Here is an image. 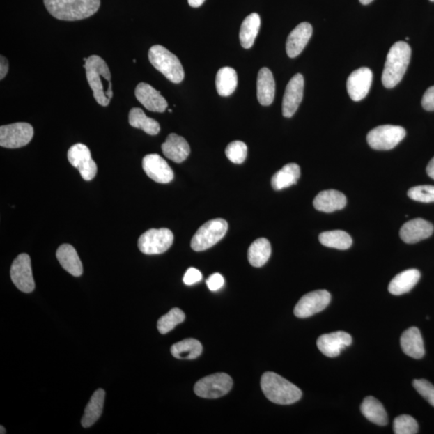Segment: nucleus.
<instances>
[{
    "label": "nucleus",
    "instance_id": "nucleus-16",
    "mask_svg": "<svg viewBox=\"0 0 434 434\" xmlns=\"http://www.w3.org/2000/svg\"><path fill=\"white\" fill-rule=\"evenodd\" d=\"M143 169L151 180L159 184H169L174 179L173 171L159 155H146L143 160Z\"/></svg>",
    "mask_w": 434,
    "mask_h": 434
},
{
    "label": "nucleus",
    "instance_id": "nucleus-8",
    "mask_svg": "<svg viewBox=\"0 0 434 434\" xmlns=\"http://www.w3.org/2000/svg\"><path fill=\"white\" fill-rule=\"evenodd\" d=\"M174 235L169 228H151L141 235L138 247L146 255L161 254L169 250L173 244Z\"/></svg>",
    "mask_w": 434,
    "mask_h": 434
},
{
    "label": "nucleus",
    "instance_id": "nucleus-31",
    "mask_svg": "<svg viewBox=\"0 0 434 434\" xmlns=\"http://www.w3.org/2000/svg\"><path fill=\"white\" fill-rule=\"evenodd\" d=\"M271 245L268 239L259 238L250 245L248 250V260L254 268H261L270 258Z\"/></svg>",
    "mask_w": 434,
    "mask_h": 434
},
{
    "label": "nucleus",
    "instance_id": "nucleus-22",
    "mask_svg": "<svg viewBox=\"0 0 434 434\" xmlns=\"http://www.w3.org/2000/svg\"><path fill=\"white\" fill-rule=\"evenodd\" d=\"M313 205L318 211L330 213L341 210L346 206L347 198L336 190L323 191L315 198Z\"/></svg>",
    "mask_w": 434,
    "mask_h": 434
},
{
    "label": "nucleus",
    "instance_id": "nucleus-20",
    "mask_svg": "<svg viewBox=\"0 0 434 434\" xmlns=\"http://www.w3.org/2000/svg\"><path fill=\"white\" fill-rule=\"evenodd\" d=\"M312 33V26L307 22L300 24L291 31L286 40V52L290 59H295L305 49Z\"/></svg>",
    "mask_w": 434,
    "mask_h": 434
},
{
    "label": "nucleus",
    "instance_id": "nucleus-41",
    "mask_svg": "<svg viewBox=\"0 0 434 434\" xmlns=\"http://www.w3.org/2000/svg\"><path fill=\"white\" fill-rule=\"evenodd\" d=\"M202 279V274L200 270L191 268L188 269L184 277V282L187 286H192L201 281Z\"/></svg>",
    "mask_w": 434,
    "mask_h": 434
},
{
    "label": "nucleus",
    "instance_id": "nucleus-10",
    "mask_svg": "<svg viewBox=\"0 0 434 434\" xmlns=\"http://www.w3.org/2000/svg\"><path fill=\"white\" fill-rule=\"evenodd\" d=\"M34 135L33 125L27 123H17L0 127V146L2 148L17 149L28 145Z\"/></svg>",
    "mask_w": 434,
    "mask_h": 434
},
{
    "label": "nucleus",
    "instance_id": "nucleus-43",
    "mask_svg": "<svg viewBox=\"0 0 434 434\" xmlns=\"http://www.w3.org/2000/svg\"><path fill=\"white\" fill-rule=\"evenodd\" d=\"M422 107L427 111H434V86L428 88L423 95Z\"/></svg>",
    "mask_w": 434,
    "mask_h": 434
},
{
    "label": "nucleus",
    "instance_id": "nucleus-19",
    "mask_svg": "<svg viewBox=\"0 0 434 434\" xmlns=\"http://www.w3.org/2000/svg\"><path fill=\"white\" fill-rule=\"evenodd\" d=\"M134 94L137 100L150 111L163 113L167 108L166 99L148 83H139L135 88Z\"/></svg>",
    "mask_w": 434,
    "mask_h": 434
},
{
    "label": "nucleus",
    "instance_id": "nucleus-30",
    "mask_svg": "<svg viewBox=\"0 0 434 434\" xmlns=\"http://www.w3.org/2000/svg\"><path fill=\"white\" fill-rule=\"evenodd\" d=\"M261 27V18L257 13H252L245 18L240 27V40L244 49H250L254 44Z\"/></svg>",
    "mask_w": 434,
    "mask_h": 434
},
{
    "label": "nucleus",
    "instance_id": "nucleus-11",
    "mask_svg": "<svg viewBox=\"0 0 434 434\" xmlns=\"http://www.w3.org/2000/svg\"><path fill=\"white\" fill-rule=\"evenodd\" d=\"M67 156L72 166L79 171L84 180L90 181L96 176L98 166L87 146L82 144L72 146Z\"/></svg>",
    "mask_w": 434,
    "mask_h": 434
},
{
    "label": "nucleus",
    "instance_id": "nucleus-35",
    "mask_svg": "<svg viewBox=\"0 0 434 434\" xmlns=\"http://www.w3.org/2000/svg\"><path fill=\"white\" fill-rule=\"evenodd\" d=\"M318 239L324 247L341 250L348 249L352 245L351 236L342 230H333V231L322 233Z\"/></svg>",
    "mask_w": 434,
    "mask_h": 434
},
{
    "label": "nucleus",
    "instance_id": "nucleus-23",
    "mask_svg": "<svg viewBox=\"0 0 434 434\" xmlns=\"http://www.w3.org/2000/svg\"><path fill=\"white\" fill-rule=\"evenodd\" d=\"M401 346L402 351L412 358L419 359L424 357V342L417 327H410L402 334Z\"/></svg>",
    "mask_w": 434,
    "mask_h": 434
},
{
    "label": "nucleus",
    "instance_id": "nucleus-28",
    "mask_svg": "<svg viewBox=\"0 0 434 434\" xmlns=\"http://www.w3.org/2000/svg\"><path fill=\"white\" fill-rule=\"evenodd\" d=\"M301 176L299 165L289 164L285 165L272 177L271 185L275 191H280L284 188L296 185Z\"/></svg>",
    "mask_w": 434,
    "mask_h": 434
},
{
    "label": "nucleus",
    "instance_id": "nucleus-2",
    "mask_svg": "<svg viewBox=\"0 0 434 434\" xmlns=\"http://www.w3.org/2000/svg\"><path fill=\"white\" fill-rule=\"evenodd\" d=\"M44 3L52 17L65 21L91 17L101 6V0H44Z\"/></svg>",
    "mask_w": 434,
    "mask_h": 434
},
{
    "label": "nucleus",
    "instance_id": "nucleus-13",
    "mask_svg": "<svg viewBox=\"0 0 434 434\" xmlns=\"http://www.w3.org/2000/svg\"><path fill=\"white\" fill-rule=\"evenodd\" d=\"M10 279L20 291L29 294L34 290L35 281L31 258L27 254H21L14 260L10 268Z\"/></svg>",
    "mask_w": 434,
    "mask_h": 434
},
{
    "label": "nucleus",
    "instance_id": "nucleus-48",
    "mask_svg": "<svg viewBox=\"0 0 434 434\" xmlns=\"http://www.w3.org/2000/svg\"><path fill=\"white\" fill-rule=\"evenodd\" d=\"M0 431H0V433L1 434L6 433V430H5V428L3 426H0Z\"/></svg>",
    "mask_w": 434,
    "mask_h": 434
},
{
    "label": "nucleus",
    "instance_id": "nucleus-39",
    "mask_svg": "<svg viewBox=\"0 0 434 434\" xmlns=\"http://www.w3.org/2000/svg\"><path fill=\"white\" fill-rule=\"evenodd\" d=\"M408 196L412 200L421 203L434 202V186L421 185L410 188Z\"/></svg>",
    "mask_w": 434,
    "mask_h": 434
},
{
    "label": "nucleus",
    "instance_id": "nucleus-45",
    "mask_svg": "<svg viewBox=\"0 0 434 434\" xmlns=\"http://www.w3.org/2000/svg\"><path fill=\"white\" fill-rule=\"evenodd\" d=\"M426 172L428 176L431 178V179L434 180V157L428 163L426 167Z\"/></svg>",
    "mask_w": 434,
    "mask_h": 434
},
{
    "label": "nucleus",
    "instance_id": "nucleus-25",
    "mask_svg": "<svg viewBox=\"0 0 434 434\" xmlns=\"http://www.w3.org/2000/svg\"><path fill=\"white\" fill-rule=\"evenodd\" d=\"M258 102L263 106H270L275 96V81L273 73L268 68H263L258 72L257 82Z\"/></svg>",
    "mask_w": 434,
    "mask_h": 434
},
{
    "label": "nucleus",
    "instance_id": "nucleus-46",
    "mask_svg": "<svg viewBox=\"0 0 434 434\" xmlns=\"http://www.w3.org/2000/svg\"><path fill=\"white\" fill-rule=\"evenodd\" d=\"M188 4L192 8H199L205 3L206 0H187Z\"/></svg>",
    "mask_w": 434,
    "mask_h": 434
},
{
    "label": "nucleus",
    "instance_id": "nucleus-5",
    "mask_svg": "<svg viewBox=\"0 0 434 434\" xmlns=\"http://www.w3.org/2000/svg\"><path fill=\"white\" fill-rule=\"evenodd\" d=\"M150 64L171 82L179 84L185 78L184 68L178 57L162 45L151 47L148 52Z\"/></svg>",
    "mask_w": 434,
    "mask_h": 434
},
{
    "label": "nucleus",
    "instance_id": "nucleus-50",
    "mask_svg": "<svg viewBox=\"0 0 434 434\" xmlns=\"http://www.w3.org/2000/svg\"><path fill=\"white\" fill-rule=\"evenodd\" d=\"M430 1H431V2H434V0H430Z\"/></svg>",
    "mask_w": 434,
    "mask_h": 434
},
{
    "label": "nucleus",
    "instance_id": "nucleus-4",
    "mask_svg": "<svg viewBox=\"0 0 434 434\" xmlns=\"http://www.w3.org/2000/svg\"><path fill=\"white\" fill-rule=\"evenodd\" d=\"M412 50L404 41L396 42L391 47L385 65L382 83L385 87L394 88L402 80L410 65Z\"/></svg>",
    "mask_w": 434,
    "mask_h": 434
},
{
    "label": "nucleus",
    "instance_id": "nucleus-3",
    "mask_svg": "<svg viewBox=\"0 0 434 434\" xmlns=\"http://www.w3.org/2000/svg\"><path fill=\"white\" fill-rule=\"evenodd\" d=\"M261 387L266 398L278 405L294 404L302 395L296 385L274 373H264L261 376Z\"/></svg>",
    "mask_w": 434,
    "mask_h": 434
},
{
    "label": "nucleus",
    "instance_id": "nucleus-18",
    "mask_svg": "<svg viewBox=\"0 0 434 434\" xmlns=\"http://www.w3.org/2000/svg\"><path fill=\"white\" fill-rule=\"evenodd\" d=\"M434 227L424 219L417 218L404 224L400 230V237L407 244H415L432 236Z\"/></svg>",
    "mask_w": 434,
    "mask_h": 434
},
{
    "label": "nucleus",
    "instance_id": "nucleus-14",
    "mask_svg": "<svg viewBox=\"0 0 434 434\" xmlns=\"http://www.w3.org/2000/svg\"><path fill=\"white\" fill-rule=\"evenodd\" d=\"M373 72L369 68H360L349 76L347 88L350 98L355 102H359L368 95L373 83Z\"/></svg>",
    "mask_w": 434,
    "mask_h": 434
},
{
    "label": "nucleus",
    "instance_id": "nucleus-33",
    "mask_svg": "<svg viewBox=\"0 0 434 434\" xmlns=\"http://www.w3.org/2000/svg\"><path fill=\"white\" fill-rule=\"evenodd\" d=\"M129 123L132 127L143 130L150 135L158 134L160 125L155 119L145 114L142 109L132 108L129 113Z\"/></svg>",
    "mask_w": 434,
    "mask_h": 434
},
{
    "label": "nucleus",
    "instance_id": "nucleus-1",
    "mask_svg": "<svg viewBox=\"0 0 434 434\" xmlns=\"http://www.w3.org/2000/svg\"><path fill=\"white\" fill-rule=\"evenodd\" d=\"M83 67L86 69L94 99L102 107H107L114 97V92L103 83V80L111 82V73L106 61L101 56L92 55L88 57Z\"/></svg>",
    "mask_w": 434,
    "mask_h": 434
},
{
    "label": "nucleus",
    "instance_id": "nucleus-24",
    "mask_svg": "<svg viewBox=\"0 0 434 434\" xmlns=\"http://www.w3.org/2000/svg\"><path fill=\"white\" fill-rule=\"evenodd\" d=\"M56 258L68 273L75 277H80L83 273V266L75 247L64 244L56 251Z\"/></svg>",
    "mask_w": 434,
    "mask_h": 434
},
{
    "label": "nucleus",
    "instance_id": "nucleus-6",
    "mask_svg": "<svg viewBox=\"0 0 434 434\" xmlns=\"http://www.w3.org/2000/svg\"><path fill=\"white\" fill-rule=\"evenodd\" d=\"M228 228L227 222L222 218L211 219L203 224L192 239V249L196 252L210 249L226 236Z\"/></svg>",
    "mask_w": 434,
    "mask_h": 434
},
{
    "label": "nucleus",
    "instance_id": "nucleus-12",
    "mask_svg": "<svg viewBox=\"0 0 434 434\" xmlns=\"http://www.w3.org/2000/svg\"><path fill=\"white\" fill-rule=\"evenodd\" d=\"M331 300L330 293L325 290L308 293L297 303L295 315L301 318L311 317L325 309Z\"/></svg>",
    "mask_w": 434,
    "mask_h": 434
},
{
    "label": "nucleus",
    "instance_id": "nucleus-40",
    "mask_svg": "<svg viewBox=\"0 0 434 434\" xmlns=\"http://www.w3.org/2000/svg\"><path fill=\"white\" fill-rule=\"evenodd\" d=\"M417 393L434 407V386L426 380H415L412 382Z\"/></svg>",
    "mask_w": 434,
    "mask_h": 434
},
{
    "label": "nucleus",
    "instance_id": "nucleus-42",
    "mask_svg": "<svg viewBox=\"0 0 434 434\" xmlns=\"http://www.w3.org/2000/svg\"><path fill=\"white\" fill-rule=\"evenodd\" d=\"M208 289L212 291H217L222 288L224 284V279L221 274H213L206 281Z\"/></svg>",
    "mask_w": 434,
    "mask_h": 434
},
{
    "label": "nucleus",
    "instance_id": "nucleus-17",
    "mask_svg": "<svg viewBox=\"0 0 434 434\" xmlns=\"http://www.w3.org/2000/svg\"><path fill=\"white\" fill-rule=\"evenodd\" d=\"M352 343V336L348 333L336 332L323 334L318 339L317 346L324 355L334 358L338 357Z\"/></svg>",
    "mask_w": 434,
    "mask_h": 434
},
{
    "label": "nucleus",
    "instance_id": "nucleus-26",
    "mask_svg": "<svg viewBox=\"0 0 434 434\" xmlns=\"http://www.w3.org/2000/svg\"><path fill=\"white\" fill-rule=\"evenodd\" d=\"M421 278L419 270L415 269L407 270L397 274L391 281L389 286L390 294L402 295L410 292L417 284Z\"/></svg>",
    "mask_w": 434,
    "mask_h": 434
},
{
    "label": "nucleus",
    "instance_id": "nucleus-21",
    "mask_svg": "<svg viewBox=\"0 0 434 434\" xmlns=\"http://www.w3.org/2000/svg\"><path fill=\"white\" fill-rule=\"evenodd\" d=\"M162 150L167 159L177 164L185 161L191 153L187 140L174 133L167 136L165 143L162 144Z\"/></svg>",
    "mask_w": 434,
    "mask_h": 434
},
{
    "label": "nucleus",
    "instance_id": "nucleus-36",
    "mask_svg": "<svg viewBox=\"0 0 434 434\" xmlns=\"http://www.w3.org/2000/svg\"><path fill=\"white\" fill-rule=\"evenodd\" d=\"M185 320V313L181 311L180 308H173L166 315L162 316L158 323H157V327L161 334H165L169 333L179 324L184 322Z\"/></svg>",
    "mask_w": 434,
    "mask_h": 434
},
{
    "label": "nucleus",
    "instance_id": "nucleus-44",
    "mask_svg": "<svg viewBox=\"0 0 434 434\" xmlns=\"http://www.w3.org/2000/svg\"><path fill=\"white\" fill-rule=\"evenodd\" d=\"M9 70V63L6 57L0 56V80H3L8 75Z\"/></svg>",
    "mask_w": 434,
    "mask_h": 434
},
{
    "label": "nucleus",
    "instance_id": "nucleus-37",
    "mask_svg": "<svg viewBox=\"0 0 434 434\" xmlns=\"http://www.w3.org/2000/svg\"><path fill=\"white\" fill-rule=\"evenodd\" d=\"M248 148L242 141H234L226 149L227 158L233 164H242L247 159Z\"/></svg>",
    "mask_w": 434,
    "mask_h": 434
},
{
    "label": "nucleus",
    "instance_id": "nucleus-32",
    "mask_svg": "<svg viewBox=\"0 0 434 434\" xmlns=\"http://www.w3.org/2000/svg\"><path fill=\"white\" fill-rule=\"evenodd\" d=\"M216 86L219 95L228 97L236 91L238 86V75L236 70L231 67L222 68L217 72Z\"/></svg>",
    "mask_w": 434,
    "mask_h": 434
},
{
    "label": "nucleus",
    "instance_id": "nucleus-34",
    "mask_svg": "<svg viewBox=\"0 0 434 434\" xmlns=\"http://www.w3.org/2000/svg\"><path fill=\"white\" fill-rule=\"evenodd\" d=\"M203 352L202 344L195 339H187L172 345L171 353L176 359H194Z\"/></svg>",
    "mask_w": 434,
    "mask_h": 434
},
{
    "label": "nucleus",
    "instance_id": "nucleus-49",
    "mask_svg": "<svg viewBox=\"0 0 434 434\" xmlns=\"http://www.w3.org/2000/svg\"><path fill=\"white\" fill-rule=\"evenodd\" d=\"M169 111L170 113H171V112H172V109H169Z\"/></svg>",
    "mask_w": 434,
    "mask_h": 434
},
{
    "label": "nucleus",
    "instance_id": "nucleus-47",
    "mask_svg": "<svg viewBox=\"0 0 434 434\" xmlns=\"http://www.w3.org/2000/svg\"><path fill=\"white\" fill-rule=\"evenodd\" d=\"M373 1V0H359V2L362 3L363 5H368Z\"/></svg>",
    "mask_w": 434,
    "mask_h": 434
},
{
    "label": "nucleus",
    "instance_id": "nucleus-15",
    "mask_svg": "<svg viewBox=\"0 0 434 434\" xmlns=\"http://www.w3.org/2000/svg\"><path fill=\"white\" fill-rule=\"evenodd\" d=\"M304 90V78L297 73L287 84L282 101V114L286 118H291L299 108L303 98Z\"/></svg>",
    "mask_w": 434,
    "mask_h": 434
},
{
    "label": "nucleus",
    "instance_id": "nucleus-29",
    "mask_svg": "<svg viewBox=\"0 0 434 434\" xmlns=\"http://www.w3.org/2000/svg\"><path fill=\"white\" fill-rule=\"evenodd\" d=\"M360 410L363 415L374 424L381 426L388 424V415L385 408L375 397H366L360 406Z\"/></svg>",
    "mask_w": 434,
    "mask_h": 434
},
{
    "label": "nucleus",
    "instance_id": "nucleus-27",
    "mask_svg": "<svg viewBox=\"0 0 434 434\" xmlns=\"http://www.w3.org/2000/svg\"><path fill=\"white\" fill-rule=\"evenodd\" d=\"M104 396L106 393L102 389L94 392L82 417V425L84 428L92 426L100 418L103 411Z\"/></svg>",
    "mask_w": 434,
    "mask_h": 434
},
{
    "label": "nucleus",
    "instance_id": "nucleus-7",
    "mask_svg": "<svg viewBox=\"0 0 434 434\" xmlns=\"http://www.w3.org/2000/svg\"><path fill=\"white\" fill-rule=\"evenodd\" d=\"M406 135L405 130L400 125H383L368 134V144L376 150H389L398 145Z\"/></svg>",
    "mask_w": 434,
    "mask_h": 434
},
{
    "label": "nucleus",
    "instance_id": "nucleus-9",
    "mask_svg": "<svg viewBox=\"0 0 434 434\" xmlns=\"http://www.w3.org/2000/svg\"><path fill=\"white\" fill-rule=\"evenodd\" d=\"M233 380L226 373H215L206 376L195 385V394L203 398L216 399L229 393Z\"/></svg>",
    "mask_w": 434,
    "mask_h": 434
},
{
    "label": "nucleus",
    "instance_id": "nucleus-38",
    "mask_svg": "<svg viewBox=\"0 0 434 434\" xmlns=\"http://www.w3.org/2000/svg\"><path fill=\"white\" fill-rule=\"evenodd\" d=\"M394 431L396 434H415L418 433V424L414 417L401 415L394 420Z\"/></svg>",
    "mask_w": 434,
    "mask_h": 434
}]
</instances>
